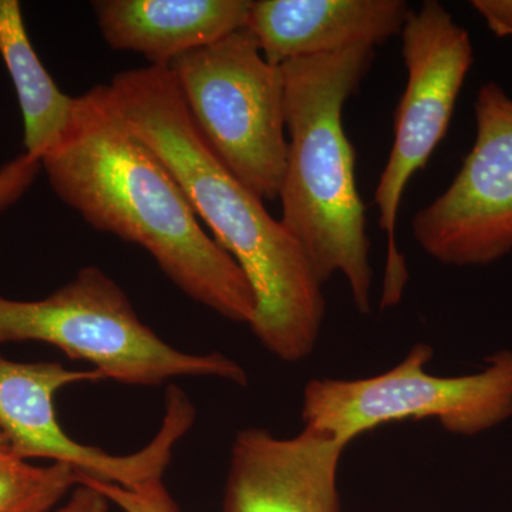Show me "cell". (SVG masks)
Segmentation results:
<instances>
[{
  "label": "cell",
  "instance_id": "cell-1",
  "mask_svg": "<svg viewBox=\"0 0 512 512\" xmlns=\"http://www.w3.org/2000/svg\"><path fill=\"white\" fill-rule=\"evenodd\" d=\"M42 168L57 197L97 231L146 249L195 302L251 326L247 276L201 227L174 175L131 133L100 84L76 97L72 120Z\"/></svg>",
  "mask_w": 512,
  "mask_h": 512
},
{
  "label": "cell",
  "instance_id": "cell-2",
  "mask_svg": "<svg viewBox=\"0 0 512 512\" xmlns=\"http://www.w3.org/2000/svg\"><path fill=\"white\" fill-rule=\"evenodd\" d=\"M107 86L131 133L163 161L195 215L247 276L256 299L251 329L259 342L284 362L311 355L325 318L315 269L264 201L212 153L188 113L173 72L161 66L126 70Z\"/></svg>",
  "mask_w": 512,
  "mask_h": 512
},
{
  "label": "cell",
  "instance_id": "cell-3",
  "mask_svg": "<svg viewBox=\"0 0 512 512\" xmlns=\"http://www.w3.org/2000/svg\"><path fill=\"white\" fill-rule=\"evenodd\" d=\"M373 59L375 47L356 46L281 66L288 134L281 222L305 251L320 284L336 274L345 276L363 315L372 308L370 238L343 107L359 90Z\"/></svg>",
  "mask_w": 512,
  "mask_h": 512
},
{
  "label": "cell",
  "instance_id": "cell-4",
  "mask_svg": "<svg viewBox=\"0 0 512 512\" xmlns=\"http://www.w3.org/2000/svg\"><path fill=\"white\" fill-rule=\"evenodd\" d=\"M36 340L70 359L92 363L107 379L158 386L174 377L211 376L247 384L245 370L221 353L191 355L165 343L141 322L130 299L96 266L80 269L40 301L0 296V345Z\"/></svg>",
  "mask_w": 512,
  "mask_h": 512
},
{
  "label": "cell",
  "instance_id": "cell-5",
  "mask_svg": "<svg viewBox=\"0 0 512 512\" xmlns=\"http://www.w3.org/2000/svg\"><path fill=\"white\" fill-rule=\"evenodd\" d=\"M168 69L212 153L256 197L279 200L288 160L281 66L266 62L245 28Z\"/></svg>",
  "mask_w": 512,
  "mask_h": 512
},
{
  "label": "cell",
  "instance_id": "cell-6",
  "mask_svg": "<svg viewBox=\"0 0 512 512\" xmlns=\"http://www.w3.org/2000/svg\"><path fill=\"white\" fill-rule=\"evenodd\" d=\"M433 356L414 346L400 365L359 380H312L303 393L306 429L348 446L359 434L407 419H437L444 430L476 436L512 416V352L501 350L483 372L460 377L427 373Z\"/></svg>",
  "mask_w": 512,
  "mask_h": 512
},
{
  "label": "cell",
  "instance_id": "cell-7",
  "mask_svg": "<svg viewBox=\"0 0 512 512\" xmlns=\"http://www.w3.org/2000/svg\"><path fill=\"white\" fill-rule=\"evenodd\" d=\"M407 83L394 116V140L375 191L379 227L387 237L382 308L402 299L406 261L396 242L407 184L446 137L474 53L470 35L437 0L410 9L402 33Z\"/></svg>",
  "mask_w": 512,
  "mask_h": 512
},
{
  "label": "cell",
  "instance_id": "cell-8",
  "mask_svg": "<svg viewBox=\"0 0 512 512\" xmlns=\"http://www.w3.org/2000/svg\"><path fill=\"white\" fill-rule=\"evenodd\" d=\"M106 380L97 370H70L62 363H19L0 353V430L19 457L69 464L84 477L133 488L163 478L175 444L191 429L195 410L187 394L168 387L160 431L143 450L113 456L72 439L57 420L55 396L63 387Z\"/></svg>",
  "mask_w": 512,
  "mask_h": 512
},
{
  "label": "cell",
  "instance_id": "cell-9",
  "mask_svg": "<svg viewBox=\"0 0 512 512\" xmlns=\"http://www.w3.org/2000/svg\"><path fill=\"white\" fill-rule=\"evenodd\" d=\"M477 134L453 183L417 212V244L440 264H493L512 252V99L485 83L476 100Z\"/></svg>",
  "mask_w": 512,
  "mask_h": 512
},
{
  "label": "cell",
  "instance_id": "cell-10",
  "mask_svg": "<svg viewBox=\"0 0 512 512\" xmlns=\"http://www.w3.org/2000/svg\"><path fill=\"white\" fill-rule=\"evenodd\" d=\"M345 447L306 427L292 439L255 427L239 431L222 512H340L336 481Z\"/></svg>",
  "mask_w": 512,
  "mask_h": 512
},
{
  "label": "cell",
  "instance_id": "cell-11",
  "mask_svg": "<svg viewBox=\"0 0 512 512\" xmlns=\"http://www.w3.org/2000/svg\"><path fill=\"white\" fill-rule=\"evenodd\" d=\"M410 8L403 0H258L247 30L266 62L330 55L383 45L402 33Z\"/></svg>",
  "mask_w": 512,
  "mask_h": 512
},
{
  "label": "cell",
  "instance_id": "cell-12",
  "mask_svg": "<svg viewBox=\"0 0 512 512\" xmlns=\"http://www.w3.org/2000/svg\"><path fill=\"white\" fill-rule=\"evenodd\" d=\"M101 36L116 52L168 67L177 57L247 28L251 0H97Z\"/></svg>",
  "mask_w": 512,
  "mask_h": 512
},
{
  "label": "cell",
  "instance_id": "cell-13",
  "mask_svg": "<svg viewBox=\"0 0 512 512\" xmlns=\"http://www.w3.org/2000/svg\"><path fill=\"white\" fill-rule=\"evenodd\" d=\"M0 56L22 111L25 153L40 161L69 126L76 97L59 89L37 56L18 0H0Z\"/></svg>",
  "mask_w": 512,
  "mask_h": 512
},
{
  "label": "cell",
  "instance_id": "cell-14",
  "mask_svg": "<svg viewBox=\"0 0 512 512\" xmlns=\"http://www.w3.org/2000/svg\"><path fill=\"white\" fill-rule=\"evenodd\" d=\"M83 477L69 464L33 466L0 430V512H47Z\"/></svg>",
  "mask_w": 512,
  "mask_h": 512
},
{
  "label": "cell",
  "instance_id": "cell-15",
  "mask_svg": "<svg viewBox=\"0 0 512 512\" xmlns=\"http://www.w3.org/2000/svg\"><path fill=\"white\" fill-rule=\"evenodd\" d=\"M96 488L110 503L116 504L123 512H181L174 498L168 493L163 478L147 481L137 487L104 483L93 478H82V483Z\"/></svg>",
  "mask_w": 512,
  "mask_h": 512
},
{
  "label": "cell",
  "instance_id": "cell-16",
  "mask_svg": "<svg viewBox=\"0 0 512 512\" xmlns=\"http://www.w3.org/2000/svg\"><path fill=\"white\" fill-rule=\"evenodd\" d=\"M42 163L29 154H19L0 168V212L8 210L35 183Z\"/></svg>",
  "mask_w": 512,
  "mask_h": 512
},
{
  "label": "cell",
  "instance_id": "cell-17",
  "mask_svg": "<svg viewBox=\"0 0 512 512\" xmlns=\"http://www.w3.org/2000/svg\"><path fill=\"white\" fill-rule=\"evenodd\" d=\"M471 8L498 37H512V0H473Z\"/></svg>",
  "mask_w": 512,
  "mask_h": 512
},
{
  "label": "cell",
  "instance_id": "cell-18",
  "mask_svg": "<svg viewBox=\"0 0 512 512\" xmlns=\"http://www.w3.org/2000/svg\"><path fill=\"white\" fill-rule=\"evenodd\" d=\"M109 503L96 488L79 484L67 504L57 512H109Z\"/></svg>",
  "mask_w": 512,
  "mask_h": 512
}]
</instances>
